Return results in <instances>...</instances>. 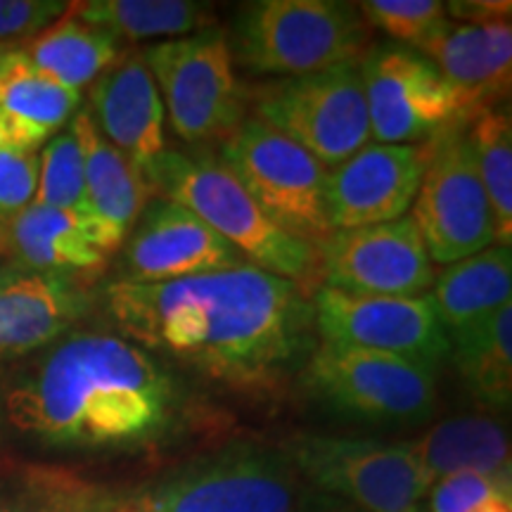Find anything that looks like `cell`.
<instances>
[{"label":"cell","mask_w":512,"mask_h":512,"mask_svg":"<svg viewBox=\"0 0 512 512\" xmlns=\"http://www.w3.org/2000/svg\"><path fill=\"white\" fill-rule=\"evenodd\" d=\"M105 304L128 342L240 392H275L318 347L309 294L252 264L174 283L117 280Z\"/></svg>","instance_id":"6da1fadb"},{"label":"cell","mask_w":512,"mask_h":512,"mask_svg":"<svg viewBox=\"0 0 512 512\" xmlns=\"http://www.w3.org/2000/svg\"><path fill=\"white\" fill-rule=\"evenodd\" d=\"M174 377L155 356L112 332H79L5 396L19 432L74 446H126L162 434L176 413Z\"/></svg>","instance_id":"7a4b0ae2"},{"label":"cell","mask_w":512,"mask_h":512,"mask_svg":"<svg viewBox=\"0 0 512 512\" xmlns=\"http://www.w3.org/2000/svg\"><path fill=\"white\" fill-rule=\"evenodd\" d=\"M337 503L304 482L283 448L235 444L166 472L112 512H332Z\"/></svg>","instance_id":"3957f363"},{"label":"cell","mask_w":512,"mask_h":512,"mask_svg":"<svg viewBox=\"0 0 512 512\" xmlns=\"http://www.w3.org/2000/svg\"><path fill=\"white\" fill-rule=\"evenodd\" d=\"M147 174L157 195L190 209L238 249L247 264L292 280L311 297L318 278V249L275 226L221 159L164 150Z\"/></svg>","instance_id":"277c9868"},{"label":"cell","mask_w":512,"mask_h":512,"mask_svg":"<svg viewBox=\"0 0 512 512\" xmlns=\"http://www.w3.org/2000/svg\"><path fill=\"white\" fill-rule=\"evenodd\" d=\"M228 41L233 60L249 74L290 79L358 62L370 29L356 3L256 0L235 17Z\"/></svg>","instance_id":"5b68a950"},{"label":"cell","mask_w":512,"mask_h":512,"mask_svg":"<svg viewBox=\"0 0 512 512\" xmlns=\"http://www.w3.org/2000/svg\"><path fill=\"white\" fill-rule=\"evenodd\" d=\"M143 57L171 128L185 143H223L245 121L247 93L235 76L233 50L223 29L152 43Z\"/></svg>","instance_id":"8992f818"},{"label":"cell","mask_w":512,"mask_h":512,"mask_svg":"<svg viewBox=\"0 0 512 512\" xmlns=\"http://www.w3.org/2000/svg\"><path fill=\"white\" fill-rule=\"evenodd\" d=\"M280 448L313 491L356 512H420L432 489L406 441L297 434Z\"/></svg>","instance_id":"52a82bcc"},{"label":"cell","mask_w":512,"mask_h":512,"mask_svg":"<svg viewBox=\"0 0 512 512\" xmlns=\"http://www.w3.org/2000/svg\"><path fill=\"white\" fill-rule=\"evenodd\" d=\"M252 100L254 117L297 143L328 171L370 140L358 62L268 81L256 88Z\"/></svg>","instance_id":"ba28073f"},{"label":"cell","mask_w":512,"mask_h":512,"mask_svg":"<svg viewBox=\"0 0 512 512\" xmlns=\"http://www.w3.org/2000/svg\"><path fill=\"white\" fill-rule=\"evenodd\" d=\"M221 164L285 233L313 247L332 233L325 219L328 169L259 117L247 114L223 140Z\"/></svg>","instance_id":"9c48e42d"},{"label":"cell","mask_w":512,"mask_h":512,"mask_svg":"<svg viewBox=\"0 0 512 512\" xmlns=\"http://www.w3.org/2000/svg\"><path fill=\"white\" fill-rule=\"evenodd\" d=\"M299 375L316 399L351 418L422 422L437 403L432 370L377 351L318 342Z\"/></svg>","instance_id":"30bf717a"},{"label":"cell","mask_w":512,"mask_h":512,"mask_svg":"<svg viewBox=\"0 0 512 512\" xmlns=\"http://www.w3.org/2000/svg\"><path fill=\"white\" fill-rule=\"evenodd\" d=\"M370 138L382 145L427 143L470 121L463 100L439 69L406 46L368 48L358 60Z\"/></svg>","instance_id":"8fae6325"},{"label":"cell","mask_w":512,"mask_h":512,"mask_svg":"<svg viewBox=\"0 0 512 512\" xmlns=\"http://www.w3.org/2000/svg\"><path fill=\"white\" fill-rule=\"evenodd\" d=\"M411 219L432 264H456L496 242L489 197L477 174L465 124L430 140V159L413 200Z\"/></svg>","instance_id":"7c38bea8"},{"label":"cell","mask_w":512,"mask_h":512,"mask_svg":"<svg viewBox=\"0 0 512 512\" xmlns=\"http://www.w3.org/2000/svg\"><path fill=\"white\" fill-rule=\"evenodd\" d=\"M311 306L318 342L389 354L418 363L434 375L451 354L432 294L363 297L318 285Z\"/></svg>","instance_id":"4fadbf2b"},{"label":"cell","mask_w":512,"mask_h":512,"mask_svg":"<svg viewBox=\"0 0 512 512\" xmlns=\"http://www.w3.org/2000/svg\"><path fill=\"white\" fill-rule=\"evenodd\" d=\"M318 249L320 285L363 297H420L434 285V264L411 216L332 230Z\"/></svg>","instance_id":"5bb4252c"},{"label":"cell","mask_w":512,"mask_h":512,"mask_svg":"<svg viewBox=\"0 0 512 512\" xmlns=\"http://www.w3.org/2000/svg\"><path fill=\"white\" fill-rule=\"evenodd\" d=\"M430 159V140L415 145L368 143L328 171L325 219L330 230H351L403 219L413 207Z\"/></svg>","instance_id":"9a60e30c"},{"label":"cell","mask_w":512,"mask_h":512,"mask_svg":"<svg viewBox=\"0 0 512 512\" xmlns=\"http://www.w3.org/2000/svg\"><path fill=\"white\" fill-rule=\"evenodd\" d=\"M247 264L238 249L169 200L147 204L124 245V283H174Z\"/></svg>","instance_id":"2e32d148"},{"label":"cell","mask_w":512,"mask_h":512,"mask_svg":"<svg viewBox=\"0 0 512 512\" xmlns=\"http://www.w3.org/2000/svg\"><path fill=\"white\" fill-rule=\"evenodd\" d=\"M93 294L81 275L0 271V361L43 349L62 339L91 311Z\"/></svg>","instance_id":"e0dca14e"},{"label":"cell","mask_w":512,"mask_h":512,"mask_svg":"<svg viewBox=\"0 0 512 512\" xmlns=\"http://www.w3.org/2000/svg\"><path fill=\"white\" fill-rule=\"evenodd\" d=\"M69 128L81 145L91 238L110 254L124 245L147 204L157 200V188L145 169L100 136L86 110L74 114Z\"/></svg>","instance_id":"ac0fdd59"},{"label":"cell","mask_w":512,"mask_h":512,"mask_svg":"<svg viewBox=\"0 0 512 512\" xmlns=\"http://www.w3.org/2000/svg\"><path fill=\"white\" fill-rule=\"evenodd\" d=\"M88 117L100 136L119 152L150 171L166 150L164 102L143 57V50L126 53L91 86Z\"/></svg>","instance_id":"d6986e66"},{"label":"cell","mask_w":512,"mask_h":512,"mask_svg":"<svg viewBox=\"0 0 512 512\" xmlns=\"http://www.w3.org/2000/svg\"><path fill=\"white\" fill-rule=\"evenodd\" d=\"M430 60L463 100L470 119L484 107L503 105L512 81L510 19L486 24L446 22L415 48Z\"/></svg>","instance_id":"ffe728a7"},{"label":"cell","mask_w":512,"mask_h":512,"mask_svg":"<svg viewBox=\"0 0 512 512\" xmlns=\"http://www.w3.org/2000/svg\"><path fill=\"white\" fill-rule=\"evenodd\" d=\"M81 93L43 74L22 50L0 64V147L41 152L79 112Z\"/></svg>","instance_id":"44dd1931"},{"label":"cell","mask_w":512,"mask_h":512,"mask_svg":"<svg viewBox=\"0 0 512 512\" xmlns=\"http://www.w3.org/2000/svg\"><path fill=\"white\" fill-rule=\"evenodd\" d=\"M0 254L10 256L12 266L67 275L98 271L107 261L76 216L36 202L12 221Z\"/></svg>","instance_id":"7402d4cb"},{"label":"cell","mask_w":512,"mask_h":512,"mask_svg":"<svg viewBox=\"0 0 512 512\" xmlns=\"http://www.w3.org/2000/svg\"><path fill=\"white\" fill-rule=\"evenodd\" d=\"M420 470L439 482L456 472L510 477V439L501 422L486 415H458L437 422L418 439L406 441Z\"/></svg>","instance_id":"603a6c76"},{"label":"cell","mask_w":512,"mask_h":512,"mask_svg":"<svg viewBox=\"0 0 512 512\" xmlns=\"http://www.w3.org/2000/svg\"><path fill=\"white\" fill-rule=\"evenodd\" d=\"M22 53L43 74L53 76L72 91H81L93 86L98 76L126 55V50L107 31L83 22L67 10L55 24L31 38Z\"/></svg>","instance_id":"cb8c5ba5"},{"label":"cell","mask_w":512,"mask_h":512,"mask_svg":"<svg viewBox=\"0 0 512 512\" xmlns=\"http://www.w3.org/2000/svg\"><path fill=\"white\" fill-rule=\"evenodd\" d=\"M434 304L446 332L489 316L510 304L512 256L510 247L494 245L448 264L434 278Z\"/></svg>","instance_id":"d4e9b609"},{"label":"cell","mask_w":512,"mask_h":512,"mask_svg":"<svg viewBox=\"0 0 512 512\" xmlns=\"http://www.w3.org/2000/svg\"><path fill=\"white\" fill-rule=\"evenodd\" d=\"M69 10L119 43L183 38L216 27L214 5L195 0H88Z\"/></svg>","instance_id":"484cf974"},{"label":"cell","mask_w":512,"mask_h":512,"mask_svg":"<svg viewBox=\"0 0 512 512\" xmlns=\"http://www.w3.org/2000/svg\"><path fill=\"white\" fill-rule=\"evenodd\" d=\"M451 356L479 403L508 408L512 399V304L448 332Z\"/></svg>","instance_id":"4316f807"},{"label":"cell","mask_w":512,"mask_h":512,"mask_svg":"<svg viewBox=\"0 0 512 512\" xmlns=\"http://www.w3.org/2000/svg\"><path fill=\"white\" fill-rule=\"evenodd\" d=\"M477 174L489 197L496 245L512 242V124L508 107L479 110L465 124Z\"/></svg>","instance_id":"83f0119b"},{"label":"cell","mask_w":512,"mask_h":512,"mask_svg":"<svg viewBox=\"0 0 512 512\" xmlns=\"http://www.w3.org/2000/svg\"><path fill=\"white\" fill-rule=\"evenodd\" d=\"M34 202L76 216L91 235L81 145L69 126L38 152V185Z\"/></svg>","instance_id":"f1b7e54d"},{"label":"cell","mask_w":512,"mask_h":512,"mask_svg":"<svg viewBox=\"0 0 512 512\" xmlns=\"http://www.w3.org/2000/svg\"><path fill=\"white\" fill-rule=\"evenodd\" d=\"M356 8L368 29H380L413 50L448 22L441 0H363Z\"/></svg>","instance_id":"f546056e"},{"label":"cell","mask_w":512,"mask_h":512,"mask_svg":"<svg viewBox=\"0 0 512 512\" xmlns=\"http://www.w3.org/2000/svg\"><path fill=\"white\" fill-rule=\"evenodd\" d=\"M430 512H479L484 505L512 498L510 477H494L484 472H456L432 484Z\"/></svg>","instance_id":"4dcf8cb0"},{"label":"cell","mask_w":512,"mask_h":512,"mask_svg":"<svg viewBox=\"0 0 512 512\" xmlns=\"http://www.w3.org/2000/svg\"><path fill=\"white\" fill-rule=\"evenodd\" d=\"M38 185V152L0 147V242L12 221L34 202Z\"/></svg>","instance_id":"1f68e13d"},{"label":"cell","mask_w":512,"mask_h":512,"mask_svg":"<svg viewBox=\"0 0 512 512\" xmlns=\"http://www.w3.org/2000/svg\"><path fill=\"white\" fill-rule=\"evenodd\" d=\"M67 10L62 0H0V43L24 48Z\"/></svg>","instance_id":"d6a6232c"},{"label":"cell","mask_w":512,"mask_h":512,"mask_svg":"<svg viewBox=\"0 0 512 512\" xmlns=\"http://www.w3.org/2000/svg\"><path fill=\"white\" fill-rule=\"evenodd\" d=\"M446 15L465 24H486L510 19L512 5L508 0H453L446 3Z\"/></svg>","instance_id":"836d02e7"},{"label":"cell","mask_w":512,"mask_h":512,"mask_svg":"<svg viewBox=\"0 0 512 512\" xmlns=\"http://www.w3.org/2000/svg\"><path fill=\"white\" fill-rule=\"evenodd\" d=\"M479 512H512V498H505V501H494L484 505Z\"/></svg>","instance_id":"e575fe53"},{"label":"cell","mask_w":512,"mask_h":512,"mask_svg":"<svg viewBox=\"0 0 512 512\" xmlns=\"http://www.w3.org/2000/svg\"><path fill=\"white\" fill-rule=\"evenodd\" d=\"M12 50H22V48H12V46H5V43H0V64L5 62V57H8Z\"/></svg>","instance_id":"d590c367"},{"label":"cell","mask_w":512,"mask_h":512,"mask_svg":"<svg viewBox=\"0 0 512 512\" xmlns=\"http://www.w3.org/2000/svg\"><path fill=\"white\" fill-rule=\"evenodd\" d=\"M332 512H356V510H354V508H349V505L339 503V505H337V508H335V510H332Z\"/></svg>","instance_id":"8d00e7d4"},{"label":"cell","mask_w":512,"mask_h":512,"mask_svg":"<svg viewBox=\"0 0 512 512\" xmlns=\"http://www.w3.org/2000/svg\"><path fill=\"white\" fill-rule=\"evenodd\" d=\"M50 512H76V510H50ZM112 512V510H110Z\"/></svg>","instance_id":"74e56055"},{"label":"cell","mask_w":512,"mask_h":512,"mask_svg":"<svg viewBox=\"0 0 512 512\" xmlns=\"http://www.w3.org/2000/svg\"><path fill=\"white\" fill-rule=\"evenodd\" d=\"M0 512H15V510H3V508H0Z\"/></svg>","instance_id":"f35d334b"},{"label":"cell","mask_w":512,"mask_h":512,"mask_svg":"<svg viewBox=\"0 0 512 512\" xmlns=\"http://www.w3.org/2000/svg\"><path fill=\"white\" fill-rule=\"evenodd\" d=\"M420 512H425V510H420Z\"/></svg>","instance_id":"ab89813d"},{"label":"cell","mask_w":512,"mask_h":512,"mask_svg":"<svg viewBox=\"0 0 512 512\" xmlns=\"http://www.w3.org/2000/svg\"><path fill=\"white\" fill-rule=\"evenodd\" d=\"M337 505H339V503H337Z\"/></svg>","instance_id":"60d3db41"}]
</instances>
